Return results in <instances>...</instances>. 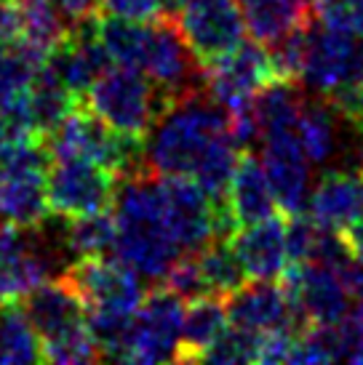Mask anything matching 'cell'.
<instances>
[{
  "mask_svg": "<svg viewBox=\"0 0 363 365\" xmlns=\"http://www.w3.org/2000/svg\"><path fill=\"white\" fill-rule=\"evenodd\" d=\"M241 150L227 133V110L209 93H182L144 133V165L155 176H190L214 197L227 192Z\"/></svg>",
  "mask_w": 363,
  "mask_h": 365,
  "instance_id": "cell-1",
  "label": "cell"
},
{
  "mask_svg": "<svg viewBox=\"0 0 363 365\" xmlns=\"http://www.w3.org/2000/svg\"><path fill=\"white\" fill-rule=\"evenodd\" d=\"M115 219V248L112 256L123 262L141 280H161L184 251L176 243L161 179L150 171L121 179L112 197Z\"/></svg>",
  "mask_w": 363,
  "mask_h": 365,
  "instance_id": "cell-2",
  "label": "cell"
},
{
  "mask_svg": "<svg viewBox=\"0 0 363 365\" xmlns=\"http://www.w3.org/2000/svg\"><path fill=\"white\" fill-rule=\"evenodd\" d=\"M72 262L64 230L49 227V219L27 230L0 222V302H19Z\"/></svg>",
  "mask_w": 363,
  "mask_h": 365,
  "instance_id": "cell-3",
  "label": "cell"
},
{
  "mask_svg": "<svg viewBox=\"0 0 363 365\" xmlns=\"http://www.w3.org/2000/svg\"><path fill=\"white\" fill-rule=\"evenodd\" d=\"M46 142H49L46 147H49L51 160L54 158H86L115 173L118 182L147 171L144 136L115 131L104 120H99L89 107H75Z\"/></svg>",
  "mask_w": 363,
  "mask_h": 365,
  "instance_id": "cell-4",
  "label": "cell"
},
{
  "mask_svg": "<svg viewBox=\"0 0 363 365\" xmlns=\"http://www.w3.org/2000/svg\"><path fill=\"white\" fill-rule=\"evenodd\" d=\"M166 104L169 99L144 72L118 64L101 72L99 81L86 93V107L99 120H104L115 131L134 136H144L150 131V125Z\"/></svg>",
  "mask_w": 363,
  "mask_h": 365,
  "instance_id": "cell-5",
  "label": "cell"
},
{
  "mask_svg": "<svg viewBox=\"0 0 363 365\" xmlns=\"http://www.w3.org/2000/svg\"><path fill=\"white\" fill-rule=\"evenodd\" d=\"M51 213L72 219L112 208L118 179L104 165L86 158H54L46 173Z\"/></svg>",
  "mask_w": 363,
  "mask_h": 365,
  "instance_id": "cell-6",
  "label": "cell"
},
{
  "mask_svg": "<svg viewBox=\"0 0 363 365\" xmlns=\"http://www.w3.org/2000/svg\"><path fill=\"white\" fill-rule=\"evenodd\" d=\"M64 274L81 294L86 314H136L144 299L141 277L115 256L78 259Z\"/></svg>",
  "mask_w": 363,
  "mask_h": 365,
  "instance_id": "cell-7",
  "label": "cell"
},
{
  "mask_svg": "<svg viewBox=\"0 0 363 365\" xmlns=\"http://www.w3.org/2000/svg\"><path fill=\"white\" fill-rule=\"evenodd\" d=\"M182 320H184V299L169 291L166 285L155 288L141 299L134 314L131 341L126 363L155 365L179 363L182 346Z\"/></svg>",
  "mask_w": 363,
  "mask_h": 365,
  "instance_id": "cell-8",
  "label": "cell"
},
{
  "mask_svg": "<svg viewBox=\"0 0 363 365\" xmlns=\"http://www.w3.org/2000/svg\"><path fill=\"white\" fill-rule=\"evenodd\" d=\"M363 75V43L358 35L332 30L326 24H313L307 30V56L302 78L307 88L318 96H332L347 83Z\"/></svg>",
  "mask_w": 363,
  "mask_h": 365,
  "instance_id": "cell-9",
  "label": "cell"
},
{
  "mask_svg": "<svg viewBox=\"0 0 363 365\" xmlns=\"http://www.w3.org/2000/svg\"><path fill=\"white\" fill-rule=\"evenodd\" d=\"M150 78L163 96L171 102L182 93H190L203 88V67L190 51L187 41L182 38L179 27L174 16H158L150 19V35H147V48L139 67Z\"/></svg>",
  "mask_w": 363,
  "mask_h": 365,
  "instance_id": "cell-10",
  "label": "cell"
},
{
  "mask_svg": "<svg viewBox=\"0 0 363 365\" xmlns=\"http://www.w3.org/2000/svg\"><path fill=\"white\" fill-rule=\"evenodd\" d=\"M174 21L201 67L235 51L246 35L235 0H190L176 11Z\"/></svg>",
  "mask_w": 363,
  "mask_h": 365,
  "instance_id": "cell-11",
  "label": "cell"
},
{
  "mask_svg": "<svg viewBox=\"0 0 363 365\" xmlns=\"http://www.w3.org/2000/svg\"><path fill=\"white\" fill-rule=\"evenodd\" d=\"M270 51L262 43H241L235 51L203 67V91L224 110L252 104L254 96L275 81Z\"/></svg>",
  "mask_w": 363,
  "mask_h": 365,
  "instance_id": "cell-12",
  "label": "cell"
},
{
  "mask_svg": "<svg viewBox=\"0 0 363 365\" xmlns=\"http://www.w3.org/2000/svg\"><path fill=\"white\" fill-rule=\"evenodd\" d=\"M19 304L24 307L35 334L41 339V355L43 349L89 331L86 304L67 274L51 277L38 288H32L24 299H19Z\"/></svg>",
  "mask_w": 363,
  "mask_h": 365,
  "instance_id": "cell-13",
  "label": "cell"
},
{
  "mask_svg": "<svg viewBox=\"0 0 363 365\" xmlns=\"http://www.w3.org/2000/svg\"><path fill=\"white\" fill-rule=\"evenodd\" d=\"M224 309H227V323L259 336L275 331L299 334L307 325L281 280H252L241 285L235 294L224 299Z\"/></svg>",
  "mask_w": 363,
  "mask_h": 365,
  "instance_id": "cell-14",
  "label": "cell"
},
{
  "mask_svg": "<svg viewBox=\"0 0 363 365\" xmlns=\"http://www.w3.org/2000/svg\"><path fill=\"white\" fill-rule=\"evenodd\" d=\"M281 283L307 325H337L350 314V291L329 267L315 262L289 264Z\"/></svg>",
  "mask_w": 363,
  "mask_h": 365,
  "instance_id": "cell-15",
  "label": "cell"
},
{
  "mask_svg": "<svg viewBox=\"0 0 363 365\" xmlns=\"http://www.w3.org/2000/svg\"><path fill=\"white\" fill-rule=\"evenodd\" d=\"M161 192L176 243L184 254H198L203 245L217 237L214 200L190 176H158Z\"/></svg>",
  "mask_w": 363,
  "mask_h": 365,
  "instance_id": "cell-16",
  "label": "cell"
},
{
  "mask_svg": "<svg viewBox=\"0 0 363 365\" xmlns=\"http://www.w3.org/2000/svg\"><path fill=\"white\" fill-rule=\"evenodd\" d=\"M304 213L318 227L334 232H344L350 224L363 219V165L329 168L307 195Z\"/></svg>",
  "mask_w": 363,
  "mask_h": 365,
  "instance_id": "cell-17",
  "label": "cell"
},
{
  "mask_svg": "<svg viewBox=\"0 0 363 365\" xmlns=\"http://www.w3.org/2000/svg\"><path fill=\"white\" fill-rule=\"evenodd\" d=\"M249 280H281L289 269L286 248V216L272 213L262 222L243 224L230 237Z\"/></svg>",
  "mask_w": 363,
  "mask_h": 365,
  "instance_id": "cell-18",
  "label": "cell"
},
{
  "mask_svg": "<svg viewBox=\"0 0 363 365\" xmlns=\"http://www.w3.org/2000/svg\"><path fill=\"white\" fill-rule=\"evenodd\" d=\"M264 173L270 179L275 200L286 213L304 211L310 195V160L297 133H278L264 139Z\"/></svg>",
  "mask_w": 363,
  "mask_h": 365,
  "instance_id": "cell-19",
  "label": "cell"
},
{
  "mask_svg": "<svg viewBox=\"0 0 363 365\" xmlns=\"http://www.w3.org/2000/svg\"><path fill=\"white\" fill-rule=\"evenodd\" d=\"M70 24L72 21H67V16L51 0H14L9 38L24 46L32 56L46 61V56L70 32Z\"/></svg>",
  "mask_w": 363,
  "mask_h": 365,
  "instance_id": "cell-20",
  "label": "cell"
},
{
  "mask_svg": "<svg viewBox=\"0 0 363 365\" xmlns=\"http://www.w3.org/2000/svg\"><path fill=\"white\" fill-rule=\"evenodd\" d=\"M227 205L238 227L262 222L272 213H278V200L264 173V165L249 150H243L232 171L230 187H227Z\"/></svg>",
  "mask_w": 363,
  "mask_h": 365,
  "instance_id": "cell-21",
  "label": "cell"
},
{
  "mask_svg": "<svg viewBox=\"0 0 363 365\" xmlns=\"http://www.w3.org/2000/svg\"><path fill=\"white\" fill-rule=\"evenodd\" d=\"M43 171H24L0 182V222L14 227H38L51 216L49 187Z\"/></svg>",
  "mask_w": 363,
  "mask_h": 365,
  "instance_id": "cell-22",
  "label": "cell"
},
{
  "mask_svg": "<svg viewBox=\"0 0 363 365\" xmlns=\"http://www.w3.org/2000/svg\"><path fill=\"white\" fill-rule=\"evenodd\" d=\"M252 41L272 46L299 24L313 19V9L299 0H235Z\"/></svg>",
  "mask_w": 363,
  "mask_h": 365,
  "instance_id": "cell-23",
  "label": "cell"
},
{
  "mask_svg": "<svg viewBox=\"0 0 363 365\" xmlns=\"http://www.w3.org/2000/svg\"><path fill=\"white\" fill-rule=\"evenodd\" d=\"M227 328V309L219 296H198L184 307L182 320L179 363H201L206 349L222 336Z\"/></svg>",
  "mask_w": 363,
  "mask_h": 365,
  "instance_id": "cell-24",
  "label": "cell"
},
{
  "mask_svg": "<svg viewBox=\"0 0 363 365\" xmlns=\"http://www.w3.org/2000/svg\"><path fill=\"white\" fill-rule=\"evenodd\" d=\"M304 91L297 81L275 78L254 96V112L259 120L262 139L278 136V133H297V123L304 107Z\"/></svg>",
  "mask_w": 363,
  "mask_h": 365,
  "instance_id": "cell-25",
  "label": "cell"
},
{
  "mask_svg": "<svg viewBox=\"0 0 363 365\" xmlns=\"http://www.w3.org/2000/svg\"><path fill=\"white\" fill-rule=\"evenodd\" d=\"M297 139L310 165H326L337 155V110L326 96L315 93L313 99H304Z\"/></svg>",
  "mask_w": 363,
  "mask_h": 365,
  "instance_id": "cell-26",
  "label": "cell"
},
{
  "mask_svg": "<svg viewBox=\"0 0 363 365\" xmlns=\"http://www.w3.org/2000/svg\"><path fill=\"white\" fill-rule=\"evenodd\" d=\"M30 115L32 125H35V136L38 139H49L51 133L59 128V123L78 107V99L72 96L64 86H61L49 70H38V75L30 83Z\"/></svg>",
  "mask_w": 363,
  "mask_h": 365,
  "instance_id": "cell-27",
  "label": "cell"
},
{
  "mask_svg": "<svg viewBox=\"0 0 363 365\" xmlns=\"http://www.w3.org/2000/svg\"><path fill=\"white\" fill-rule=\"evenodd\" d=\"M195 256H198V264H201L209 296L227 299L241 285L249 283V274L243 269V264L238 259V254H235V248H232L230 237H214L212 243L203 245Z\"/></svg>",
  "mask_w": 363,
  "mask_h": 365,
  "instance_id": "cell-28",
  "label": "cell"
},
{
  "mask_svg": "<svg viewBox=\"0 0 363 365\" xmlns=\"http://www.w3.org/2000/svg\"><path fill=\"white\" fill-rule=\"evenodd\" d=\"M41 355V339L32 328L30 317L19 302H3L0 304V363H38Z\"/></svg>",
  "mask_w": 363,
  "mask_h": 365,
  "instance_id": "cell-29",
  "label": "cell"
},
{
  "mask_svg": "<svg viewBox=\"0 0 363 365\" xmlns=\"http://www.w3.org/2000/svg\"><path fill=\"white\" fill-rule=\"evenodd\" d=\"M64 240L72 259H89V256H110L115 248V219L112 208L83 216L64 219Z\"/></svg>",
  "mask_w": 363,
  "mask_h": 365,
  "instance_id": "cell-30",
  "label": "cell"
},
{
  "mask_svg": "<svg viewBox=\"0 0 363 365\" xmlns=\"http://www.w3.org/2000/svg\"><path fill=\"white\" fill-rule=\"evenodd\" d=\"M262 355V336L252 334L238 325H227L222 336L214 341L201 363H217V365H238V363H259Z\"/></svg>",
  "mask_w": 363,
  "mask_h": 365,
  "instance_id": "cell-31",
  "label": "cell"
},
{
  "mask_svg": "<svg viewBox=\"0 0 363 365\" xmlns=\"http://www.w3.org/2000/svg\"><path fill=\"white\" fill-rule=\"evenodd\" d=\"M43 61L32 56L16 41H0V93H21L30 91L32 78L38 75Z\"/></svg>",
  "mask_w": 363,
  "mask_h": 365,
  "instance_id": "cell-32",
  "label": "cell"
},
{
  "mask_svg": "<svg viewBox=\"0 0 363 365\" xmlns=\"http://www.w3.org/2000/svg\"><path fill=\"white\" fill-rule=\"evenodd\" d=\"M0 139H38L27 91L0 93Z\"/></svg>",
  "mask_w": 363,
  "mask_h": 365,
  "instance_id": "cell-33",
  "label": "cell"
},
{
  "mask_svg": "<svg viewBox=\"0 0 363 365\" xmlns=\"http://www.w3.org/2000/svg\"><path fill=\"white\" fill-rule=\"evenodd\" d=\"M313 19L332 30L363 38V0H315Z\"/></svg>",
  "mask_w": 363,
  "mask_h": 365,
  "instance_id": "cell-34",
  "label": "cell"
},
{
  "mask_svg": "<svg viewBox=\"0 0 363 365\" xmlns=\"http://www.w3.org/2000/svg\"><path fill=\"white\" fill-rule=\"evenodd\" d=\"M163 285L169 291H174L176 296H182L184 302H192L198 296H209V288H206L201 264H198V256L195 254H182L169 267V272L163 274Z\"/></svg>",
  "mask_w": 363,
  "mask_h": 365,
  "instance_id": "cell-35",
  "label": "cell"
},
{
  "mask_svg": "<svg viewBox=\"0 0 363 365\" xmlns=\"http://www.w3.org/2000/svg\"><path fill=\"white\" fill-rule=\"evenodd\" d=\"M176 9V0H101V14L150 21Z\"/></svg>",
  "mask_w": 363,
  "mask_h": 365,
  "instance_id": "cell-36",
  "label": "cell"
},
{
  "mask_svg": "<svg viewBox=\"0 0 363 365\" xmlns=\"http://www.w3.org/2000/svg\"><path fill=\"white\" fill-rule=\"evenodd\" d=\"M342 331H344V336H347V349H350L347 360L363 363V302L358 309H353V312L342 320Z\"/></svg>",
  "mask_w": 363,
  "mask_h": 365,
  "instance_id": "cell-37",
  "label": "cell"
},
{
  "mask_svg": "<svg viewBox=\"0 0 363 365\" xmlns=\"http://www.w3.org/2000/svg\"><path fill=\"white\" fill-rule=\"evenodd\" d=\"M51 3L67 16V21L89 19L101 11V0H51Z\"/></svg>",
  "mask_w": 363,
  "mask_h": 365,
  "instance_id": "cell-38",
  "label": "cell"
},
{
  "mask_svg": "<svg viewBox=\"0 0 363 365\" xmlns=\"http://www.w3.org/2000/svg\"><path fill=\"white\" fill-rule=\"evenodd\" d=\"M339 277H342V283L347 285L350 296H355L358 302H363V256H353Z\"/></svg>",
  "mask_w": 363,
  "mask_h": 365,
  "instance_id": "cell-39",
  "label": "cell"
},
{
  "mask_svg": "<svg viewBox=\"0 0 363 365\" xmlns=\"http://www.w3.org/2000/svg\"><path fill=\"white\" fill-rule=\"evenodd\" d=\"M344 240L350 243L355 256H363V219H358L355 224H350L347 230H344Z\"/></svg>",
  "mask_w": 363,
  "mask_h": 365,
  "instance_id": "cell-40",
  "label": "cell"
},
{
  "mask_svg": "<svg viewBox=\"0 0 363 365\" xmlns=\"http://www.w3.org/2000/svg\"><path fill=\"white\" fill-rule=\"evenodd\" d=\"M11 11H14V0H0V41L9 38Z\"/></svg>",
  "mask_w": 363,
  "mask_h": 365,
  "instance_id": "cell-41",
  "label": "cell"
},
{
  "mask_svg": "<svg viewBox=\"0 0 363 365\" xmlns=\"http://www.w3.org/2000/svg\"><path fill=\"white\" fill-rule=\"evenodd\" d=\"M299 3H304V6H310V9H313V3H315V0H299Z\"/></svg>",
  "mask_w": 363,
  "mask_h": 365,
  "instance_id": "cell-42",
  "label": "cell"
},
{
  "mask_svg": "<svg viewBox=\"0 0 363 365\" xmlns=\"http://www.w3.org/2000/svg\"><path fill=\"white\" fill-rule=\"evenodd\" d=\"M184 3H190V0H176V6H184Z\"/></svg>",
  "mask_w": 363,
  "mask_h": 365,
  "instance_id": "cell-43",
  "label": "cell"
},
{
  "mask_svg": "<svg viewBox=\"0 0 363 365\" xmlns=\"http://www.w3.org/2000/svg\"><path fill=\"white\" fill-rule=\"evenodd\" d=\"M0 304H3V302H0Z\"/></svg>",
  "mask_w": 363,
  "mask_h": 365,
  "instance_id": "cell-44",
  "label": "cell"
}]
</instances>
